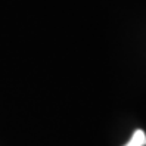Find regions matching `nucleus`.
<instances>
[{"label":"nucleus","mask_w":146,"mask_h":146,"mask_svg":"<svg viewBox=\"0 0 146 146\" xmlns=\"http://www.w3.org/2000/svg\"><path fill=\"white\" fill-rule=\"evenodd\" d=\"M125 146H146V134L143 130H136L131 136L130 142Z\"/></svg>","instance_id":"f257e3e1"}]
</instances>
